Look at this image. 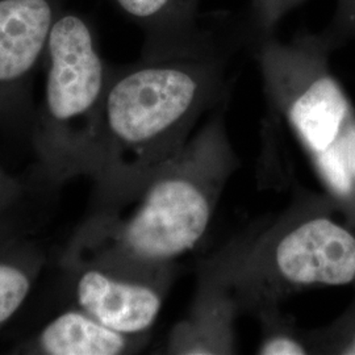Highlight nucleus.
<instances>
[{
	"label": "nucleus",
	"instance_id": "nucleus-1",
	"mask_svg": "<svg viewBox=\"0 0 355 355\" xmlns=\"http://www.w3.org/2000/svg\"><path fill=\"white\" fill-rule=\"evenodd\" d=\"M186 148L125 183L96 189L94 211L62 254L64 270L101 265L166 277L171 261L192 250L211 224L223 170L208 153Z\"/></svg>",
	"mask_w": 355,
	"mask_h": 355
},
{
	"label": "nucleus",
	"instance_id": "nucleus-2",
	"mask_svg": "<svg viewBox=\"0 0 355 355\" xmlns=\"http://www.w3.org/2000/svg\"><path fill=\"white\" fill-rule=\"evenodd\" d=\"M227 51L212 33L186 49L111 70L99 114L96 189L144 175L182 152L224 92Z\"/></svg>",
	"mask_w": 355,
	"mask_h": 355
},
{
	"label": "nucleus",
	"instance_id": "nucleus-3",
	"mask_svg": "<svg viewBox=\"0 0 355 355\" xmlns=\"http://www.w3.org/2000/svg\"><path fill=\"white\" fill-rule=\"evenodd\" d=\"M320 35L257 36L267 94L308 153L330 195L355 216V108L331 73Z\"/></svg>",
	"mask_w": 355,
	"mask_h": 355
},
{
	"label": "nucleus",
	"instance_id": "nucleus-4",
	"mask_svg": "<svg viewBox=\"0 0 355 355\" xmlns=\"http://www.w3.org/2000/svg\"><path fill=\"white\" fill-rule=\"evenodd\" d=\"M44 96L31 137L45 178L62 184L99 170V114L112 67L98 48L89 20L73 10L58 15L45 53Z\"/></svg>",
	"mask_w": 355,
	"mask_h": 355
},
{
	"label": "nucleus",
	"instance_id": "nucleus-5",
	"mask_svg": "<svg viewBox=\"0 0 355 355\" xmlns=\"http://www.w3.org/2000/svg\"><path fill=\"white\" fill-rule=\"evenodd\" d=\"M64 0H0V128L32 127V82Z\"/></svg>",
	"mask_w": 355,
	"mask_h": 355
},
{
	"label": "nucleus",
	"instance_id": "nucleus-6",
	"mask_svg": "<svg viewBox=\"0 0 355 355\" xmlns=\"http://www.w3.org/2000/svg\"><path fill=\"white\" fill-rule=\"evenodd\" d=\"M270 262L292 287L347 286L355 280V234L328 216H313L279 237Z\"/></svg>",
	"mask_w": 355,
	"mask_h": 355
},
{
	"label": "nucleus",
	"instance_id": "nucleus-7",
	"mask_svg": "<svg viewBox=\"0 0 355 355\" xmlns=\"http://www.w3.org/2000/svg\"><path fill=\"white\" fill-rule=\"evenodd\" d=\"M66 271L73 278L76 306L110 329L146 337L161 313L165 277L129 274L101 265H79Z\"/></svg>",
	"mask_w": 355,
	"mask_h": 355
},
{
	"label": "nucleus",
	"instance_id": "nucleus-8",
	"mask_svg": "<svg viewBox=\"0 0 355 355\" xmlns=\"http://www.w3.org/2000/svg\"><path fill=\"white\" fill-rule=\"evenodd\" d=\"M144 33L142 58L162 57L207 37L199 26L200 0H111Z\"/></svg>",
	"mask_w": 355,
	"mask_h": 355
},
{
	"label": "nucleus",
	"instance_id": "nucleus-9",
	"mask_svg": "<svg viewBox=\"0 0 355 355\" xmlns=\"http://www.w3.org/2000/svg\"><path fill=\"white\" fill-rule=\"evenodd\" d=\"M145 337L107 328L80 308H71L48 322L17 353L38 355H119L139 347Z\"/></svg>",
	"mask_w": 355,
	"mask_h": 355
},
{
	"label": "nucleus",
	"instance_id": "nucleus-10",
	"mask_svg": "<svg viewBox=\"0 0 355 355\" xmlns=\"http://www.w3.org/2000/svg\"><path fill=\"white\" fill-rule=\"evenodd\" d=\"M45 266L35 242L15 234L0 239V329L21 309Z\"/></svg>",
	"mask_w": 355,
	"mask_h": 355
},
{
	"label": "nucleus",
	"instance_id": "nucleus-11",
	"mask_svg": "<svg viewBox=\"0 0 355 355\" xmlns=\"http://www.w3.org/2000/svg\"><path fill=\"white\" fill-rule=\"evenodd\" d=\"M306 0H252L250 23L257 36L274 35L280 21Z\"/></svg>",
	"mask_w": 355,
	"mask_h": 355
},
{
	"label": "nucleus",
	"instance_id": "nucleus-12",
	"mask_svg": "<svg viewBox=\"0 0 355 355\" xmlns=\"http://www.w3.org/2000/svg\"><path fill=\"white\" fill-rule=\"evenodd\" d=\"M334 51L347 41L355 40V0H338L328 28L321 33Z\"/></svg>",
	"mask_w": 355,
	"mask_h": 355
},
{
	"label": "nucleus",
	"instance_id": "nucleus-13",
	"mask_svg": "<svg viewBox=\"0 0 355 355\" xmlns=\"http://www.w3.org/2000/svg\"><path fill=\"white\" fill-rule=\"evenodd\" d=\"M23 193L24 186L21 180L0 166V228L7 227V218L20 203Z\"/></svg>",
	"mask_w": 355,
	"mask_h": 355
},
{
	"label": "nucleus",
	"instance_id": "nucleus-14",
	"mask_svg": "<svg viewBox=\"0 0 355 355\" xmlns=\"http://www.w3.org/2000/svg\"><path fill=\"white\" fill-rule=\"evenodd\" d=\"M308 349L295 337L288 334H272L263 340L258 347V354L263 355H303Z\"/></svg>",
	"mask_w": 355,
	"mask_h": 355
},
{
	"label": "nucleus",
	"instance_id": "nucleus-15",
	"mask_svg": "<svg viewBox=\"0 0 355 355\" xmlns=\"http://www.w3.org/2000/svg\"><path fill=\"white\" fill-rule=\"evenodd\" d=\"M340 353L355 355V324L353 329L346 336V340H343V345L340 346Z\"/></svg>",
	"mask_w": 355,
	"mask_h": 355
},
{
	"label": "nucleus",
	"instance_id": "nucleus-16",
	"mask_svg": "<svg viewBox=\"0 0 355 355\" xmlns=\"http://www.w3.org/2000/svg\"><path fill=\"white\" fill-rule=\"evenodd\" d=\"M8 233V230H7V227H3V228H0V239L4 236V234H7Z\"/></svg>",
	"mask_w": 355,
	"mask_h": 355
}]
</instances>
